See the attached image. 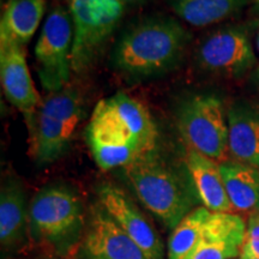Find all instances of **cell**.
<instances>
[{
  "label": "cell",
  "mask_w": 259,
  "mask_h": 259,
  "mask_svg": "<svg viewBox=\"0 0 259 259\" xmlns=\"http://www.w3.org/2000/svg\"><path fill=\"white\" fill-rule=\"evenodd\" d=\"M94 160L101 169L126 167L156 150L158 130L141 101L116 93L97 102L85 130Z\"/></svg>",
  "instance_id": "obj_1"
},
{
  "label": "cell",
  "mask_w": 259,
  "mask_h": 259,
  "mask_svg": "<svg viewBox=\"0 0 259 259\" xmlns=\"http://www.w3.org/2000/svg\"><path fill=\"white\" fill-rule=\"evenodd\" d=\"M190 34L176 19L153 17L128 29L113 51V65L122 72L149 77L173 69L183 58Z\"/></svg>",
  "instance_id": "obj_2"
},
{
  "label": "cell",
  "mask_w": 259,
  "mask_h": 259,
  "mask_svg": "<svg viewBox=\"0 0 259 259\" xmlns=\"http://www.w3.org/2000/svg\"><path fill=\"white\" fill-rule=\"evenodd\" d=\"M124 173L142 204L168 228L192 211L196 190L155 151L124 167Z\"/></svg>",
  "instance_id": "obj_3"
},
{
  "label": "cell",
  "mask_w": 259,
  "mask_h": 259,
  "mask_svg": "<svg viewBox=\"0 0 259 259\" xmlns=\"http://www.w3.org/2000/svg\"><path fill=\"white\" fill-rule=\"evenodd\" d=\"M82 114V99L76 90L50 93L28 122L32 158L42 164L57 161L70 147Z\"/></svg>",
  "instance_id": "obj_4"
},
{
  "label": "cell",
  "mask_w": 259,
  "mask_h": 259,
  "mask_svg": "<svg viewBox=\"0 0 259 259\" xmlns=\"http://www.w3.org/2000/svg\"><path fill=\"white\" fill-rule=\"evenodd\" d=\"M177 125L190 150L216 162L227 161L228 120L218 96L202 94L189 97L178 109Z\"/></svg>",
  "instance_id": "obj_5"
},
{
  "label": "cell",
  "mask_w": 259,
  "mask_h": 259,
  "mask_svg": "<svg viewBox=\"0 0 259 259\" xmlns=\"http://www.w3.org/2000/svg\"><path fill=\"white\" fill-rule=\"evenodd\" d=\"M122 0H70L73 27L71 63L74 73L88 70L124 15Z\"/></svg>",
  "instance_id": "obj_6"
},
{
  "label": "cell",
  "mask_w": 259,
  "mask_h": 259,
  "mask_svg": "<svg viewBox=\"0 0 259 259\" xmlns=\"http://www.w3.org/2000/svg\"><path fill=\"white\" fill-rule=\"evenodd\" d=\"M72 44L70 12L61 8L52 10L35 45L38 78L47 92H59L69 83L72 72Z\"/></svg>",
  "instance_id": "obj_7"
},
{
  "label": "cell",
  "mask_w": 259,
  "mask_h": 259,
  "mask_svg": "<svg viewBox=\"0 0 259 259\" xmlns=\"http://www.w3.org/2000/svg\"><path fill=\"white\" fill-rule=\"evenodd\" d=\"M28 218L35 238L48 242H63L72 238L80 228L82 202L69 187L47 186L32 198Z\"/></svg>",
  "instance_id": "obj_8"
},
{
  "label": "cell",
  "mask_w": 259,
  "mask_h": 259,
  "mask_svg": "<svg viewBox=\"0 0 259 259\" xmlns=\"http://www.w3.org/2000/svg\"><path fill=\"white\" fill-rule=\"evenodd\" d=\"M197 63L203 70L228 78H239L255 63L247 31L241 27L222 28L200 42Z\"/></svg>",
  "instance_id": "obj_9"
},
{
  "label": "cell",
  "mask_w": 259,
  "mask_h": 259,
  "mask_svg": "<svg viewBox=\"0 0 259 259\" xmlns=\"http://www.w3.org/2000/svg\"><path fill=\"white\" fill-rule=\"evenodd\" d=\"M99 203L149 259H162L163 246L160 236L124 191L111 184L101 185Z\"/></svg>",
  "instance_id": "obj_10"
},
{
  "label": "cell",
  "mask_w": 259,
  "mask_h": 259,
  "mask_svg": "<svg viewBox=\"0 0 259 259\" xmlns=\"http://www.w3.org/2000/svg\"><path fill=\"white\" fill-rule=\"evenodd\" d=\"M0 79L8 101L16 107L29 122L41 105L25 57L23 46L0 42Z\"/></svg>",
  "instance_id": "obj_11"
},
{
  "label": "cell",
  "mask_w": 259,
  "mask_h": 259,
  "mask_svg": "<svg viewBox=\"0 0 259 259\" xmlns=\"http://www.w3.org/2000/svg\"><path fill=\"white\" fill-rule=\"evenodd\" d=\"M82 251L85 259H149L101 206L93 209Z\"/></svg>",
  "instance_id": "obj_12"
},
{
  "label": "cell",
  "mask_w": 259,
  "mask_h": 259,
  "mask_svg": "<svg viewBox=\"0 0 259 259\" xmlns=\"http://www.w3.org/2000/svg\"><path fill=\"white\" fill-rule=\"evenodd\" d=\"M186 167L197 197L206 209L213 212L233 211L218 162L190 150L186 157Z\"/></svg>",
  "instance_id": "obj_13"
},
{
  "label": "cell",
  "mask_w": 259,
  "mask_h": 259,
  "mask_svg": "<svg viewBox=\"0 0 259 259\" xmlns=\"http://www.w3.org/2000/svg\"><path fill=\"white\" fill-rule=\"evenodd\" d=\"M227 120L229 153L238 162L259 169V113L238 103L229 108Z\"/></svg>",
  "instance_id": "obj_14"
},
{
  "label": "cell",
  "mask_w": 259,
  "mask_h": 259,
  "mask_svg": "<svg viewBox=\"0 0 259 259\" xmlns=\"http://www.w3.org/2000/svg\"><path fill=\"white\" fill-rule=\"evenodd\" d=\"M46 4V0H10L0 21V42L24 47L36 32Z\"/></svg>",
  "instance_id": "obj_15"
},
{
  "label": "cell",
  "mask_w": 259,
  "mask_h": 259,
  "mask_svg": "<svg viewBox=\"0 0 259 259\" xmlns=\"http://www.w3.org/2000/svg\"><path fill=\"white\" fill-rule=\"evenodd\" d=\"M233 209L252 213L259 210V169L238 161L220 163Z\"/></svg>",
  "instance_id": "obj_16"
},
{
  "label": "cell",
  "mask_w": 259,
  "mask_h": 259,
  "mask_svg": "<svg viewBox=\"0 0 259 259\" xmlns=\"http://www.w3.org/2000/svg\"><path fill=\"white\" fill-rule=\"evenodd\" d=\"M27 209L25 193L16 179H8L0 192V241L3 247H14L23 241Z\"/></svg>",
  "instance_id": "obj_17"
},
{
  "label": "cell",
  "mask_w": 259,
  "mask_h": 259,
  "mask_svg": "<svg viewBox=\"0 0 259 259\" xmlns=\"http://www.w3.org/2000/svg\"><path fill=\"white\" fill-rule=\"evenodd\" d=\"M247 0H169L178 17L193 27L219 23L244 8Z\"/></svg>",
  "instance_id": "obj_18"
},
{
  "label": "cell",
  "mask_w": 259,
  "mask_h": 259,
  "mask_svg": "<svg viewBox=\"0 0 259 259\" xmlns=\"http://www.w3.org/2000/svg\"><path fill=\"white\" fill-rule=\"evenodd\" d=\"M210 212L205 206H200L181 220L168 241V259H185L191 253L202 238L204 223Z\"/></svg>",
  "instance_id": "obj_19"
},
{
  "label": "cell",
  "mask_w": 259,
  "mask_h": 259,
  "mask_svg": "<svg viewBox=\"0 0 259 259\" xmlns=\"http://www.w3.org/2000/svg\"><path fill=\"white\" fill-rule=\"evenodd\" d=\"M240 247L228 242L208 241L200 239L185 259H233L240 254Z\"/></svg>",
  "instance_id": "obj_20"
},
{
  "label": "cell",
  "mask_w": 259,
  "mask_h": 259,
  "mask_svg": "<svg viewBox=\"0 0 259 259\" xmlns=\"http://www.w3.org/2000/svg\"><path fill=\"white\" fill-rule=\"evenodd\" d=\"M240 251L259 257V210L250 213Z\"/></svg>",
  "instance_id": "obj_21"
},
{
  "label": "cell",
  "mask_w": 259,
  "mask_h": 259,
  "mask_svg": "<svg viewBox=\"0 0 259 259\" xmlns=\"http://www.w3.org/2000/svg\"><path fill=\"white\" fill-rule=\"evenodd\" d=\"M240 259H259V257H255V255H252L250 253H246V252L240 251Z\"/></svg>",
  "instance_id": "obj_22"
},
{
  "label": "cell",
  "mask_w": 259,
  "mask_h": 259,
  "mask_svg": "<svg viewBox=\"0 0 259 259\" xmlns=\"http://www.w3.org/2000/svg\"><path fill=\"white\" fill-rule=\"evenodd\" d=\"M124 4H130V5H135V4H141V3L147 2V0H122Z\"/></svg>",
  "instance_id": "obj_23"
},
{
  "label": "cell",
  "mask_w": 259,
  "mask_h": 259,
  "mask_svg": "<svg viewBox=\"0 0 259 259\" xmlns=\"http://www.w3.org/2000/svg\"><path fill=\"white\" fill-rule=\"evenodd\" d=\"M257 48H258V51H259V32H258V37H257Z\"/></svg>",
  "instance_id": "obj_24"
},
{
  "label": "cell",
  "mask_w": 259,
  "mask_h": 259,
  "mask_svg": "<svg viewBox=\"0 0 259 259\" xmlns=\"http://www.w3.org/2000/svg\"><path fill=\"white\" fill-rule=\"evenodd\" d=\"M257 77L259 78V67H258V70H257Z\"/></svg>",
  "instance_id": "obj_25"
},
{
  "label": "cell",
  "mask_w": 259,
  "mask_h": 259,
  "mask_svg": "<svg viewBox=\"0 0 259 259\" xmlns=\"http://www.w3.org/2000/svg\"><path fill=\"white\" fill-rule=\"evenodd\" d=\"M233 259H235V258H233ZM239 259H240V258H239Z\"/></svg>",
  "instance_id": "obj_26"
},
{
  "label": "cell",
  "mask_w": 259,
  "mask_h": 259,
  "mask_svg": "<svg viewBox=\"0 0 259 259\" xmlns=\"http://www.w3.org/2000/svg\"><path fill=\"white\" fill-rule=\"evenodd\" d=\"M258 3H259V0H258Z\"/></svg>",
  "instance_id": "obj_27"
}]
</instances>
